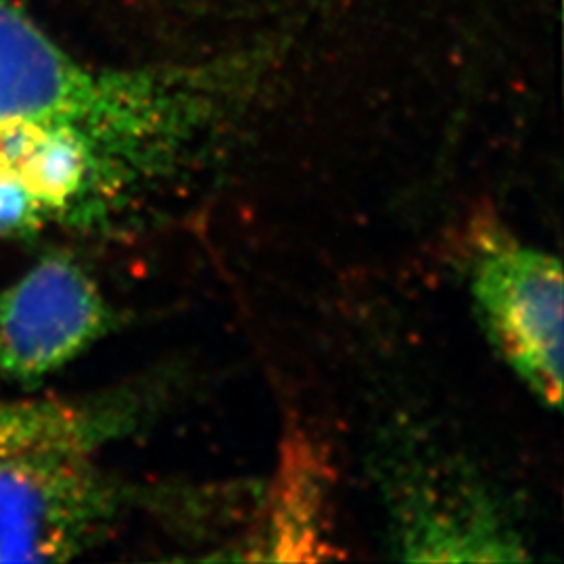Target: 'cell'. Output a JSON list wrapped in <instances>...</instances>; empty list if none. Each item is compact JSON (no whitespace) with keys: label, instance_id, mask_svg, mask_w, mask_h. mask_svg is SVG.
<instances>
[{"label":"cell","instance_id":"1","mask_svg":"<svg viewBox=\"0 0 564 564\" xmlns=\"http://www.w3.org/2000/svg\"><path fill=\"white\" fill-rule=\"evenodd\" d=\"M466 279L475 312L500 360L529 393L563 400L564 289L561 260L498 224L475 228Z\"/></svg>","mask_w":564,"mask_h":564},{"label":"cell","instance_id":"2","mask_svg":"<svg viewBox=\"0 0 564 564\" xmlns=\"http://www.w3.org/2000/svg\"><path fill=\"white\" fill-rule=\"evenodd\" d=\"M93 458L28 456L0 463V563H61L109 529L121 494Z\"/></svg>","mask_w":564,"mask_h":564},{"label":"cell","instance_id":"3","mask_svg":"<svg viewBox=\"0 0 564 564\" xmlns=\"http://www.w3.org/2000/svg\"><path fill=\"white\" fill-rule=\"evenodd\" d=\"M21 18L18 0H0V48ZM126 203L118 176L80 147L0 130V232L101 223Z\"/></svg>","mask_w":564,"mask_h":564},{"label":"cell","instance_id":"4","mask_svg":"<svg viewBox=\"0 0 564 564\" xmlns=\"http://www.w3.org/2000/svg\"><path fill=\"white\" fill-rule=\"evenodd\" d=\"M99 284L67 256H48L0 293V375L36 383L74 362L109 326Z\"/></svg>","mask_w":564,"mask_h":564},{"label":"cell","instance_id":"5","mask_svg":"<svg viewBox=\"0 0 564 564\" xmlns=\"http://www.w3.org/2000/svg\"><path fill=\"white\" fill-rule=\"evenodd\" d=\"M475 489L440 484L437 477L408 481L398 505V545L416 561L519 558L517 542Z\"/></svg>","mask_w":564,"mask_h":564},{"label":"cell","instance_id":"6","mask_svg":"<svg viewBox=\"0 0 564 564\" xmlns=\"http://www.w3.org/2000/svg\"><path fill=\"white\" fill-rule=\"evenodd\" d=\"M139 414L134 398L0 402V463L28 456H95Z\"/></svg>","mask_w":564,"mask_h":564}]
</instances>
